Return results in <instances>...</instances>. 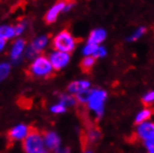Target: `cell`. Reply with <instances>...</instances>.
I'll use <instances>...</instances> for the list:
<instances>
[{
    "instance_id": "obj_26",
    "label": "cell",
    "mask_w": 154,
    "mask_h": 153,
    "mask_svg": "<svg viewBox=\"0 0 154 153\" xmlns=\"http://www.w3.org/2000/svg\"><path fill=\"white\" fill-rule=\"evenodd\" d=\"M143 145H144L147 153H154V139L143 142Z\"/></svg>"
},
{
    "instance_id": "obj_17",
    "label": "cell",
    "mask_w": 154,
    "mask_h": 153,
    "mask_svg": "<svg viewBox=\"0 0 154 153\" xmlns=\"http://www.w3.org/2000/svg\"><path fill=\"white\" fill-rule=\"evenodd\" d=\"M95 63H96V59L94 57H91V56L85 57L80 63V68L83 72L88 73L93 69Z\"/></svg>"
},
{
    "instance_id": "obj_4",
    "label": "cell",
    "mask_w": 154,
    "mask_h": 153,
    "mask_svg": "<svg viewBox=\"0 0 154 153\" xmlns=\"http://www.w3.org/2000/svg\"><path fill=\"white\" fill-rule=\"evenodd\" d=\"M77 45V40L67 30H63L53 38L52 47L55 50L70 54Z\"/></svg>"
},
{
    "instance_id": "obj_7",
    "label": "cell",
    "mask_w": 154,
    "mask_h": 153,
    "mask_svg": "<svg viewBox=\"0 0 154 153\" xmlns=\"http://www.w3.org/2000/svg\"><path fill=\"white\" fill-rule=\"evenodd\" d=\"M70 59H71L70 54L57 51V50L52 52L48 57V60L52 65L54 71H60L67 66V64L70 62Z\"/></svg>"
},
{
    "instance_id": "obj_29",
    "label": "cell",
    "mask_w": 154,
    "mask_h": 153,
    "mask_svg": "<svg viewBox=\"0 0 154 153\" xmlns=\"http://www.w3.org/2000/svg\"><path fill=\"white\" fill-rule=\"evenodd\" d=\"M84 153H93V152L89 149H85V150H84Z\"/></svg>"
},
{
    "instance_id": "obj_8",
    "label": "cell",
    "mask_w": 154,
    "mask_h": 153,
    "mask_svg": "<svg viewBox=\"0 0 154 153\" xmlns=\"http://www.w3.org/2000/svg\"><path fill=\"white\" fill-rule=\"evenodd\" d=\"M48 44V36L47 35H41L36 37L34 41L32 42L30 47L27 49V57L28 58H36L39 56V54L44 50Z\"/></svg>"
},
{
    "instance_id": "obj_24",
    "label": "cell",
    "mask_w": 154,
    "mask_h": 153,
    "mask_svg": "<svg viewBox=\"0 0 154 153\" xmlns=\"http://www.w3.org/2000/svg\"><path fill=\"white\" fill-rule=\"evenodd\" d=\"M107 55V50L104 47H100L98 46L97 49L96 50L95 54L93 55V57L97 60V59H100V58H104Z\"/></svg>"
},
{
    "instance_id": "obj_10",
    "label": "cell",
    "mask_w": 154,
    "mask_h": 153,
    "mask_svg": "<svg viewBox=\"0 0 154 153\" xmlns=\"http://www.w3.org/2000/svg\"><path fill=\"white\" fill-rule=\"evenodd\" d=\"M28 129L29 126H26L24 124H19L13 127L11 130H9L7 135L8 145L11 146L15 141L23 140L28 134Z\"/></svg>"
},
{
    "instance_id": "obj_27",
    "label": "cell",
    "mask_w": 154,
    "mask_h": 153,
    "mask_svg": "<svg viewBox=\"0 0 154 153\" xmlns=\"http://www.w3.org/2000/svg\"><path fill=\"white\" fill-rule=\"evenodd\" d=\"M70 148H58L55 150V153H70Z\"/></svg>"
},
{
    "instance_id": "obj_5",
    "label": "cell",
    "mask_w": 154,
    "mask_h": 153,
    "mask_svg": "<svg viewBox=\"0 0 154 153\" xmlns=\"http://www.w3.org/2000/svg\"><path fill=\"white\" fill-rule=\"evenodd\" d=\"M134 136L142 143L154 139V121L149 120V121L137 124Z\"/></svg>"
},
{
    "instance_id": "obj_2",
    "label": "cell",
    "mask_w": 154,
    "mask_h": 153,
    "mask_svg": "<svg viewBox=\"0 0 154 153\" xmlns=\"http://www.w3.org/2000/svg\"><path fill=\"white\" fill-rule=\"evenodd\" d=\"M25 153H48L42 134L35 126H29L28 134L23 141Z\"/></svg>"
},
{
    "instance_id": "obj_20",
    "label": "cell",
    "mask_w": 154,
    "mask_h": 153,
    "mask_svg": "<svg viewBox=\"0 0 154 153\" xmlns=\"http://www.w3.org/2000/svg\"><path fill=\"white\" fill-rule=\"evenodd\" d=\"M142 103L145 107H149L154 103V90L148 91L142 96Z\"/></svg>"
},
{
    "instance_id": "obj_9",
    "label": "cell",
    "mask_w": 154,
    "mask_h": 153,
    "mask_svg": "<svg viewBox=\"0 0 154 153\" xmlns=\"http://www.w3.org/2000/svg\"><path fill=\"white\" fill-rule=\"evenodd\" d=\"M68 1L69 0H60V1H58L48 10V12L45 16V21L48 24H51L57 20L59 15L65 10Z\"/></svg>"
},
{
    "instance_id": "obj_14",
    "label": "cell",
    "mask_w": 154,
    "mask_h": 153,
    "mask_svg": "<svg viewBox=\"0 0 154 153\" xmlns=\"http://www.w3.org/2000/svg\"><path fill=\"white\" fill-rule=\"evenodd\" d=\"M106 32L103 29H96L93 30L87 39V43L94 44V45H100L106 39Z\"/></svg>"
},
{
    "instance_id": "obj_1",
    "label": "cell",
    "mask_w": 154,
    "mask_h": 153,
    "mask_svg": "<svg viewBox=\"0 0 154 153\" xmlns=\"http://www.w3.org/2000/svg\"><path fill=\"white\" fill-rule=\"evenodd\" d=\"M53 72L54 70L48 58L44 55L37 56L26 71L29 77L43 79H48L53 77Z\"/></svg>"
},
{
    "instance_id": "obj_12",
    "label": "cell",
    "mask_w": 154,
    "mask_h": 153,
    "mask_svg": "<svg viewBox=\"0 0 154 153\" xmlns=\"http://www.w3.org/2000/svg\"><path fill=\"white\" fill-rule=\"evenodd\" d=\"M90 86H91V84H90L89 81H87V80H77V81L72 82L68 85L67 90H68L69 94L76 96L77 94H79L81 92H84V91L90 89Z\"/></svg>"
},
{
    "instance_id": "obj_28",
    "label": "cell",
    "mask_w": 154,
    "mask_h": 153,
    "mask_svg": "<svg viewBox=\"0 0 154 153\" xmlns=\"http://www.w3.org/2000/svg\"><path fill=\"white\" fill-rule=\"evenodd\" d=\"M6 47V40L0 38V52H1Z\"/></svg>"
},
{
    "instance_id": "obj_13",
    "label": "cell",
    "mask_w": 154,
    "mask_h": 153,
    "mask_svg": "<svg viewBox=\"0 0 154 153\" xmlns=\"http://www.w3.org/2000/svg\"><path fill=\"white\" fill-rule=\"evenodd\" d=\"M26 47V42L19 38L17 39L12 45V47L10 49V58L13 61H17L18 60H20V58L23 55V53L24 52Z\"/></svg>"
},
{
    "instance_id": "obj_6",
    "label": "cell",
    "mask_w": 154,
    "mask_h": 153,
    "mask_svg": "<svg viewBox=\"0 0 154 153\" xmlns=\"http://www.w3.org/2000/svg\"><path fill=\"white\" fill-rule=\"evenodd\" d=\"M101 132L96 125L93 124H86V130L85 133L81 136V141L84 150H85V148L89 145H93L100 138Z\"/></svg>"
},
{
    "instance_id": "obj_16",
    "label": "cell",
    "mask_w": 154,
    "mask_h": 153,
    "mask_svg": "<svg viewBox=\"0 0 154 153\" xmlns=\"http://www.w3.org/2000/svg\"><path fill=\"white\" fill-rule=\"evenodd\" d=\"M16 36L15 28L11 25H1L0 26V38L4 40H9Z\"/></svg>"
},
{
    "instance_id": "obj_23",
    "label": "cell",
    "mask_w": 154,
    "mask_h": 153,
    "mask_svg": "<svg viewBox=\"0 0 154 153\" xmlns=\"http://www.w3.org/2000/svg\"><path fill=\"white\" fill-rule=\"evenodd\" d=\"M51 112L56 114H60L66 112V107L61 103H58L51 107Z\"/></svg>"
},
{
    "instance_id": "obj_19",
    "label": "cell",
    "mask_w": 154,
    "mask_h": 153,
    "mask_svg": "<svg viewBox=\"0 0 154 153\" xmlns=\"http://www.w3.org/2000/svg\"><path fill=\"white\" fill-rule=\"evenodd\" d=\"M98 46L97 45H94V44H90V43H87L86 45L83 48V54L85 57H93V55L95 54L96 50L97 49Z\"/></svg>"
},
{
    "instance_id": "obj_3",
    "label": "cell",
    "mask_w": 154,
    "mask_h": 153,
    "mask_svg": "<svg viewBox=\"0 0 154 153\" xmlns=\"http://www.w3.org/2000/svg\"><path fill=\"white\" fill-rule=\"evenodd\" d=\"M108 94L105 90L100 88L91 89L88 100L86 103L87 109L95 114L97 119H101L104 114L105 103Z\"/></svg>"
},
{
    "instance_id": "obj_18",
    "label": "cell",
    "mask_w": 154,
    "mask_h": 153,
    "mask_svg": "<svg viewBox=\"0 0 154 153\" xmlns=\"http://www.w3.org/2000/svg\"><path fill=\"white\" fill-rule=\"evenodd\" d=\"M60 103L63 104L67 108V107H73L78 102L76 100L75 96L71 94H62L60 96Z\"/></svg>"
},
{
    "instance_id": "obj_21",
    "label": "cell",
    "mask_w": 154,
    "mask_h": 153,
    "mask_svg": "<svg viewBox=\"0 0 154 153\" xmlns=\"http://www.w3.org/2000/svg\"><path fill=\"white\" fill-rule=\"evenodd\" d=\"M10 72V65L8 63H1L0 64V82L4 81Z\"/></svg>"
},
{
    "instance_id": "obj_25",
    "label": "cell",
    "mask_w": 154,
    "mask_h": 153,
    "mask_svg": "<svg viewBox=\"0 0 154 153\" xmlns=\"http://www.w3.org/2000/svg\"><path fill=\"white\" fill-rule=\"evenodd\" d=\"M15 28V32H16V36H19L20 35H23V32L25 31L26 28V23L24 21H20L18 24H16V26H14Z\"/></svg>"
},
{
    "instance_id": "obj_15",
    "label": "cell",
    "mask_w": 154,
    "mask_h": 153,
    "mask_svg": "<svg viewBox=\"0 0 154 153\" xmlns=\"http://www.w3.org/2000/svg\"><path fill=\"white\" fill-rule=\"evenodd\" d=\"M153 114H154V112L151 110L150 108L144 107L136 115V118H135V123H136V124H142V123H144V122L149 121L150 118L152 117Z\"/></svg>"
},
{
    "instance_id": "obj_22",
    "label": "cell",
    "mask_w": 154,
    "mask_h": 153,
    "mask_svg": "<svg viewBox=\"0 0 154 153\" xmlns=\"http://www.w3.org/2000/svg\"><path fill=\"white\" fill-rule=\"evenodd\" d=\"M146 32V28L145 27H140V28H138L133 35H132L131 36H129L128 38H127V41H129V42H134V41H137V40H138L143 35H144Z\"/></svg>"
},
{
    "instance_id": "obj_11",
    "label": "cell",
    "mask_w": 154,
    "mask_h": 153,
    "mask_svg": "<svg viewBox=\"0 0 154 153\" xmlns=\"http://www.w3.org/2000/svg\"><path fill=\"white\" fill-rule=\"evenodd\" d=\"M44 143H45L46 147L49 150H57L60 148V139L56 133L52 132V131H44L42 133Z\"/></svg>"
}]
</instances>
